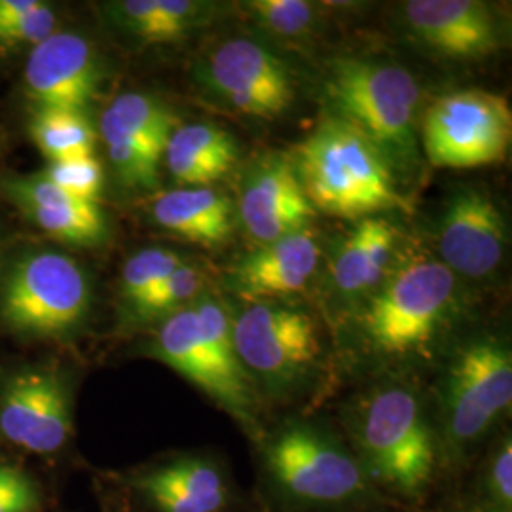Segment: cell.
<instances>
[{
	"label": "cell",
	"instance_id": "4316f807",
	"mask_svg": "<svg viewBox=\"0 0 512 512\" xmlns=\"http://www.w3.org/2000/svg\"><path fill=\"white\" fill-rule=\"evenodd\" d=\"M184 262L183 256L164 247H150L131 256L122 268L120 281V293L129 308L133 310Z\"/></svg>",
	"mask_w": 512,
	"mask_h": 512
},
{
	"label": "cell",
	"instance_id": "f1b7e54d",
	"mask_svg": "<svg viewBox=\"0 0 512 512\" xmlns=\"http://www.w3.org/2000/svg\"><path fill=\"white\" fill-rule=\"evenodd\" d=\"M256 25L275 37L308 35L315 27V6L306 0H249L243 4Z\"/></svg>",
	"mask_w": 512,
	"mask_h": 512
},
{
	"label": "cell",
	"instance_id": "5b68a950",
	"mask_svg": "<svg viewBox=\"0 0 512 512\" xmlns=\"http://www.w3.org/2000/svg\"><path fill=\"white\" fill-rule=\"evenodd\" d=\"M92 287L84 268L57 251H29L14 260L4 277L0 311L12 329L57 336L88 315Z\"/></svg>",
	"mask_w": 512,
	"mask_h": 512
},
{
	"label": "cell",
	"instance_id": "6da1fadb",
	"mask_svg": "<svg viewBox=\"0 0 512 512\" xmlns=\"http://www.w3.org/2000/svg\"><path fill=\"white\" fill-rule=\"evenodd\" d=\"M291 160L315 211L359 220L406 207L384 152L334 116L296 145Z\"/></svg>",
	"mask_w": 512,
	"mask_h": 512
},
{
	"label": "cell",
	"instance_id": "4fadbf2b",
	"mask_svg": "<svg viewBox=\"0 0 512 512\" xmlns=\"http://www.w3.org/2000/svg\"><path fill=\"white\" fill-rule=\"evenodd\" d=\"M236 213L258 245L306 230L317 215L296 177L291 156L281 152L256 158L243 173Z\"/></svg>",
	"mask_w": 512,
	"mask_h": 512
},
{
	"label": "cell",
	"instance_id": "83f0119b",
	"mask_svg": "<svg viewBox=\"0 0 512 512\" xmlns=\"http://www.w3.org/2000/svg\"><path fill=\"white\" fill-rule=\"evenodd\" d=\"M205 285L207 277L202 270L184 262L181 268H177L131 311L137 319L169 317L192 306V302L202 296Z\"/></svg>",
	"mask_w": 512,
	"mask_h": 512
},
{
	"label": "cell",
	"instance_id": "836d02e7",
	"mask_svg": "<svg viewBox=\"0 0 512 512\" xmlns=\"http://www.w3.org/2000/svg\"><path fill=\"white\" fill-rule=\"evenodd\" d=\"M38 0H0V29L37 8Z\"/></svg>",
	"mask_w": 512,
	"mask_h": 512
},
{
	"label": "cell",
	"instance_id": "44dd1931",
	"mask_svg": "<svg viewBox=\"0 0 512 512\" xmlns=\"http://www.w3.org/2000/svg\"><path fill=\"white\" fill-rule=\"evenodd\" d=\"M139 488L160 512H219L228 490L219 469L203 459H181L139 478Z\"/></svg>",
	"mask_w": 512,
	"mask_h": 512
},
{
	"label": "cell",
	"instance_id": "9a60e30c",
	"mask_svg": "<svg viewBox=\"0 0 512 512\" xmlns=\"http://www.w3.org/2000/svg\"><path fill=\"white\" fill-rule=\"evenodd\" d=\"M403 16L412 38L446 59H484L503 44L501 19L482 0H410Z\"/></svg>",
	"mask_w": 512,
	"mask_h": 512
},
{
	"label": "cell",
	"instance_id": "ffe728a7",
	"mask_svg": "<svg viewBox=\"0 0 512 512\" xmlns=\"http://www.w3.org/2000/svg\"><path fill=\"white\" fill-rule=\"evenodd\" d=\"M164 160L181 186H211L238 164L239 147L217 124H184L171 133Z\"/></svg>",
	"mask_w": 512,
	"mask_h": 512
},
{
	"label": "cell",
	"instance_id": "277c9868",
	"mask_svg": "<svg viewBox=\"0 0 512 512\" xmlns=\"http://www.w3.org/2000/svg\"><path fill=\"white\" fill-rule=\"evenodd\" d=\"M361 465L387 488L420 495L435 473V437L420 399L406 387L389 385L363 404L357 423Z\"/></svg>",
	"mask_w": 512,
	"mask_h": 512
},
{
	"label": "cell",
	"instance_id": "7402d4cb",
	"mask_svg": "<svg viewBox=\"0 0 512 512\" xmlns=\"http://www.w3.org/2000/svg\"><path fill=\"white\" fill-rule=\"evenodd\" d=\"M217 4L200 0H122L109 4L112 21L141 42L169 44L205 27Z\"/></svg>",
	"mask_w": 512,
	"mask_h": 512
},
{
	"label": "cell",
	"instance_id": "3957f363",
	"mask_svg": "<svg viewBox=\"0 0 512 512\" xmlns=\"http://www.w3.org/2000/svg\"><path fill=\"white\" fill-rule=\"evenodd\" d=\"M456 277L433 258H414L378 285L361 313L368 346L385 357L423 353L454 302Z\"/></svg>",
	"mask_w": 512,
	"mask_h": 512
},
{
	"label": "cell",
	"instance_id": "603a6c76",
	"mask_svg": "<svg viewBox=\"0 0 512 512\" xmlns=\"http://www.w3.org/2000/svg\"><path fill=\"white\" fill-rule=\"evenodd\" d=\"M99 135L109 152L110 164L122 183L129 188H156L164 148L156 147L139 133L120 126L105 112L99 120Z\"/></svg>",
	"mask_w": 512,
	"mask_h": 512
},
{
	"label": "cell",
	"instance_id": "7a4b0ae2",
	"mask_svg": "<svg viewBox=\"0 0 512 512\" xmlns=\"http://www.w3.org/2000/svg\"><path fill=\"white\" fill-rule=\"evenodd\" d=\"M325 95L332 116L361 131L395 164L412 162L421 92L401 65L342 57L330 63Z\"/></svg>",
	"mask_w": 512,
	"mask_h": 512
},
{
	"label": "cell",
	"instance_id": "e575fe53",
	"mask_svg": "<svg viewBox=\"0 0 512 512\" xmlns=\"http://www.w3.org/2000/svg\"><path fill=\"white\" fill-rule=\"evenodd\" d=\"M476 512H501V511H497V509H486V511H476Z\"/></svg>",
	"mask_w": 512,
	"mask_h": 512
},
{
	"label": "cell",
	"instance_id": "8fae6325",
	"mask_svg": "<svg viewBox=\"0 0 512 512\" xmlns=\"http://www.w3.org/2000/svg\"><path fill=\"white\" fill-rule=\"evenodd\" d=\"M0 433L33 454H54L71 435V399L46 368L14 374L0 391Z\"/></svg>",
	"mask_w": 512,
	"mask_h": 512
},
{
	"label": "cell",
	"instance_id": "ba28073f",
	"mask_svg": "<svg viewBox=\"0 0 512 512\" xmlns=\"http://www.w3.org/2000/svg\"><path fill=\"white\" fill-rule=\"evenodd\" d=\"M266 465L281 494L296 503L334 507L366 494L361 461L308 425L281 429L266 446Z\"/></svg>",
	"mask_w": 512,
	"mask_h": 512
},
{
	"label": "cell",
	"instance_id": "9c48e42d",
	"mask_svg": "<svg viewBox=\"0 0 512 512\" xmlns=\"http://www.w3.org/2000/svg\"><path fill=\"white\" fill-rule=\"evenodd\" d=\"M512 403V355L494 336L469 342L450 363L444 380V418L448 439L463 448L499 420Z\"/></svg>",
	"mask_w": 512,
	"mask_h": 512
},
{
	"label": "cell",
	"instance_id": "7c38bea8",
	"mask_svg": "<svg viewBox=\"0 0 512 512\" xmlns=\"http://www.w3.org/2000/svg\"><path fill=\"white\" fill-rule=\"evenodd\" d=\"M103 65L92 42L78 33H57L31 50L23 86L37 110L86 112L103 84Z\"/></svg>",
	"mask_w": 512,
	"mask_h": 512
},
{
	"label": "cell",
	"instance_id": "1f68e13d",
	"mask_svg": "<svg viewBox=\"0 0 512 512\" xmlns=\"http://www.w3.org/2000/svg\"><path fill=\"white\" fill-rule=\"evenodd\" d=\"M37 505L31 478L14 467L0 465V512H35Z\"/></svg>",
	"mask_w": 512,
	"mask_h": 512
},
{
	"label": "cell",
	"instance_id": "5bb4252c",
	"mask_svg": "<svg viewBox=\"0 0 512 512\" xmlns=\"http://www.w3.org/2000/svg\"><path fill=\"white\" fill-rule=\"evenodd\" d=\"M154 355L202 389L245 427H255V385L230 376L203 338L194 306L165 317L154 340Z\"/></svg>",
	"mask_w": 512,
	"mask_h": 512
},
{
	"label": "cell",
	"instance_id": "d6986e66",
	"mask_svg": "<svg viewBox=\"0 0 512 512\" xmlns=\"http://www.w3.org/2000/svg\"><path fill=\"white\" fill-rule=\"evenodd\" d=\"M399 241V228L382 215L357 220L330 262L334 287L344 294L374 291Z\"/></svg>",
	"mask_w": 512,
	"mask_h": 512
},
{
	"label": "cell",
	"instance_id": "e0dca14e",
	"mask_svg": "<svg viewBox=\"0 0 512 512\" xmlns=\"http://www.w3.org/2000/svg\"><path fill=\"white\" fill-rule=\"evenodd\" d=\"M319 253L321 249L308 228L258 245L228 270L226 287L247 302L298 293L315 274Z\"/></svg>",
	"mask_w": 512,
	"mask_h": 512
},
{
	"label": "cell",
	"instance_id": "d4e9b609",
	"mask_svg": "<svg viewBox=\"0 0 512 512\" xmlns=\"http://www.w3.org/2000/svg\"><path fill=\"white\" fill-rule=\"evenodd\" d=\"M29 131L33 143L50 164L93 156L97 145V131L86 112L37 110Z\"/></svg>",
	"mask_w": 512,
	"mask_h": 512
},
{
	"label": "cell",
	"instance_id": "484cf974",
	"mask_svg": "<svg viewBox=\"0 0 512 512\" xmlns=\"http://www.w3.org/2000/svg\"><path fill=\"white\" fill-rule=\"evenodd\" d=\"M105 114L116 120L120 126L131 129L150 143L164 148V152L171 133L179 128L173 112L160 99L147 93H122L105 109Z\"/></svg>",
	"mask_w": 512,
	"mask_h": 512
},
{
	"label": "cell",
	"instance_id": "f546056e",
	"mask_svg": "<svg viewBox=\"0 0 512 512\" xmlns=\"http://www.w3.org/2000/svg\"><path fill=\"white\" fill-rule=\"evenodd\" d=\"M55 186L82 202L97 203L103 190V165L95 156L54 162L42 171Z\"/></svg>",
	"mask_w": 512,
	"mask_h": 512
},
{
	"label": "cell",
	"instance_id": "52a82bcc",
	"mask_svg": "<svg viewBox=\"0 0 512 512\" xmlns=\"http://www.w3.org/2000/svg\"><path fill=\"white\" fill-rule=\"evenodd\" d=\"M232 340L251 382L274 393L300 384L321 355L310 315L270 300L247 302L232 317Z\"/></svg>",
	"mask_w": 512,
	"mask_h": 512
},
{
	"label": "cell",
	"instance_id": "ac0fdd59",
	"mask_svg": "<svg viewBox=\"0 0 512 512\" xmlns=\"http://www.w3.org/2000/svg\"><path fill=\"white\" fill-rule=\"evenodd\" d=\"M152 219L177 238L217 247L236 228V203L211 186H181L154 198Z\"/></svg>",
	"mask_w": 512,
	"mask_h": 512
},
{
	"label": "cell",
	"instance_id": "30bf717a",
	"mask_svg": "<svg viewBox=\"0 0 512 512\" xmlns=\"http://www.w3.org/2000/svg\"><path fill=\"white\" fill-rule=\"evenodd\" d=\"M202 82L230 109L258 120H277L293 107L291 67L253 38H230L207 55Z\"/></svg>",
	"mask_w": 512,
	"mask_h": 512
},
{
	"label": "cell",
	"instance_id": "4dcf8cb0",
	"mask_svg": "<svg viewBox=\"0 0 512 512\" xmlns=\"http://www.w3.org/2000/svg\"><path fill=\"white\" fill-rule=\"evenodd\" d=\"M54 10L40 2L33 12L27 16L8 23L0 29V46L14 48V46H38L42 40L52 37L55 33Z\"/></svg>",
	"mask_w": 512,
	"mask_h": 512
},
{
	"label": "cell",
	"instance_id": "2e32d148",
	"mask_svg": "<svg viewBox=\"0 0 512 512\" xmlns=\"http://www.w3.org/2000/svg\"><path fill=\"white\" fill-rule=\"evenodd\" d=\"M439 253L452 274L486 277L501 264L507 247V222L497 203L478 188L456 192L439 226Z\"/></svg>",
	"mask_w": 512,
	"mask_h": 512
},
{
	"label": "cell",
	"instance_id": "d6a6232c",
	"mask_svg": "<svg viewBox=\"0 0 512 512\" xmlns=\"http://www.w3.org/2000/svg\"><path fill=\"white\" fill-rule=\"evenodd\" d=\"M488 492L494 501L495 509L511 511L512 505V444L511 439L503 440L497 448L490 471L486 476Z\"/></svg>",
	"mask_w": 512,
	"mask_h": 512
},
{
	"label": "cell",
	"instance_id": "cb8c5ba5",
	"mask_svg": "<svg viewBox=\"0 0 512 512\" xmlns=\"http://www.w3.org/2000/svg\"><path fill=\"white\" fill-rule=\"evenodd\" d=\"M21 211L48 236L65 243L97 245L107 238V219L99 203L76 200L67 192L54 202Z\"/></svg>",
	"mask_w": 512,
	"mask_h": 512
},
{
	"label": "cell",
	"instance_id": "8992f818",
	"mask_svg": "<svg viewBox=\"0 0 512 512\" xmlns=\"http://www.w3.org/2000/svg\"><path fill=\"white\" fill-rule=\"evenodd\" d=\"M421 147L435 167L471 169L503 162L512 143V110L501 95L459 90L437 97L421 116Z\"/></svg>",
	"mask_w": 512,
	"mask_h": 512
}]
</instances>
